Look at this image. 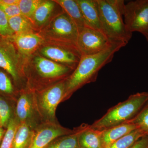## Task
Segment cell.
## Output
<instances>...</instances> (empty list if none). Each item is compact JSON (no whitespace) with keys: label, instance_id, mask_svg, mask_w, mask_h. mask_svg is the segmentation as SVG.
Instances as JSON below:
<instances>
[{"label":"cell","instance_id":"6da1fadb","mask_svg":"<svg viewBox=\"0 0 148 148\" xmlns=\"http://www.w3.org/2000/svg\"><path fill=\"white\" fill-rule=\"evenodd\" d=\"M126 45L121 42L111 41L108 47L99 53L82 56L76 69L66 78L64 100L84 85L96 81L100 70L111 62L115 53Z\"/></svg>","mask_w":148,"mask_h":148},{"label":"cell","instance_id":"7a4b0ae2","mask_svg":"<svg viewBox=\"0 0 148 148\" xmlns=\"http://www.w3.org/2000/svg\"><path fill=\"white\" fill-rule=\"evenodd\" d=\"M101 31L111 41L127 44L132 33L126 28L123 19L125 4L123 0H96Z\"/></svg>","mask_w":148,"mask_h":148},{"label":"cell","instance_id":"3957f363","mask_svg":"<svg viewBox=\"0 0 148 148\" xmlns=\"http://www.w3.org/2000/svg\"><path fill=\"white\" fill-rule=\"evenodd\" d=\"M148 101V92H137L130 95L125 101L109 109L91 126L102 130L129 121L135 117Z\"/></svg>","mask_w":148,"mask_h":148},{"label":"cell","instance_id":"277c9868","mask_svg":"<svg viewBox=\"0 0 148 148\" xmlns=\"http://www.w3.org/2000/svg\"><path fill=\"white\" fill-rule=\"evenodd\" d=\"M38 33L44 40L45 44L78 50V29L64 11L55 16Z\"/></svg>","mask_w":148,"mask_h":148},{"label":"cell","instance_id":"5b68a950","mask_svg":"<svg viewBox=\"0 0 148 148\" xmlns=\"http://www.w3.org/2000/svg\"><path fill=\"white\" fill-rule=\"evenodd\" d=\"M74 70L68 66L56 63L36 52L25 61L24 75H34L44 81L65 79Z\"/></svg>","mask_w":148,"mask_h":148},{"label":"cell","instance_id":"8992f818","mask_svg":"<svg viewBox=\"0 0 148 148\" xmlns=\"http://www.w3.org/2000/svg\"><path fill=\"white\" fill-rule=\"evenodd\" d=\"M25 62L13 43L8 38L0 35V68L17 82L25 75Z\"/></svg>","mask_w":148,"mask_h":148},{"label":"cell","instance_id":"52a82bcc","mask_svg":"<svg viewBox=\"0 0 148 148\" xmlns=\"http://www.w3.org/2000/svg\"><path fill=\"white\" fill-rule=\"evenodd\" d=\"M123 17L131 33H143L148 29V0L131 1L125 5Z\"/></svg>","mask_w":148,"mask_h":148},{"label":"cell","instance_id":"ba28073f","mask_svg":"<svg viewBox=\"0 0 148 148\" xmlns=\"http://www.w3.org/2000/svg\"><path fill=\"white\" fill-rule=\"evenodd\" d=\"M111 42L102 31L85 27L79 31L77 47L82 56L92 55L105 49Z\"/></svg>","mask_w":148,"mask_h":148},{"label":"cell","instance_id":"9c48e42d","mask_svg":"<svg viewBox=\"0 0 148 148\" xmlns=\"http://www.w3.org/2000/svg\"><path fill=\"white\" fill-rule=\"evenodd\" d=\"M37 52L47 59L68 66L74 71L82 56L77 49L45 43L39 49Z\"/></svg>","mask_w":148,"mask_h":148},{"label":"cell","instance_id":"30bf717a","mask_svg":"<svg viewBox=\"0 0 148 148\" xmlns=\"http://www.w3.org/2000/svg\"><path fill=\"white\" fill-rule=\"evenodd\" d=\"M66 79L49 86L43 90L40 97L41 105L46 114L51 118L55 116L58 104L64 100Z\"/></svg>","mask_w":148,"mask_h":148},{"label":"cell","instance_id":"8fae6325","mask_svg":"<svg viewBox=\"0 0 148 148\" xmlns=\"http://www.w3.org/2000/svg\"><path fill=\"white\" fill-rule=\"evenodd\" d=\"M8 38L13 43L25 61L45 43L44 40L38 32L14 35Z\"/></svg>","mask_w":148,"mask_h":148},{"label":"cell","instance_id":"7c38bea8","mask_svg":"<svg viewBox=\"0 0 148 148\" xmlns=\"http://www.w3.org/2000/svg\"><path fill=\"white\" fill-rule=\"evenodd\" d=\"M64 10L55 0H42L31 21L37 32L45 28L55 16Z\"/></svg>","mask_w":148,"mask_h":148},{"label":"cell","instance_id":"4fadbf2b","mask_svg":"<svg viewBox=\"0 0 148 148\" xmlns=\"http://www.w3.org/2000/svg\"><path fill=\"white\" fill-rule=\"evenodd\" d=\"M74 130L59 125H50L40 128L34 134L32 143L28 148H45L56 138L69 135Z\"/></svg>","mask_w":148,"mask_h":148},{"label":"cell","instance_id":"5bb4252c","mask_svg":"<svg viewBox=\"0 0 148 148\" xmlns=\"http://www.w3.org/2000/svg\"><path fill=\"white\" fill-rule=\"evenodd\" d=\"M76 1L80 9L86 27L101 31L96 0H76Z\"/></svg>","mask_w":148,"mask_h":148},{"label":"cell","instance_id":"9a60e30c","mask_svg":"<svg viewBox=\"0 0 148 148\" xmlns=\"http://www.w3.org/2000/svg\"><path fill=\"white\" fill-rule=\"evenodd\" d=\"M78 142L79 148H103L102 130L85 124L78 128Z\"/></svg>","mask_w":148,"mask_h":148},{"label":"cell","instance_id":"2e32d148","mask_svg":"<svg viewBox=\"0 0 148 148\" xmlns=\"http://www.w3.org/2000/svg\"><path fill=\"white\" fill-rule=\"evenodd\" d=\"M137 129V126L135 124L127 121L102 130L101 139L103 148H105L115 141Z\"/></svg>","mask_w":148,"mask_h":148},{"label":"cell","instance_id":"e0dca14e","mask_svg":"<svg viewBox=\"0 0 148 148\" xmlns=\"http://www.w3.org/2000/svg\"><path fill=\"white\" fill-rule=\"evenodd\" d=\"M76 25L79 31L85 27L84 20L76 0H55Z\"/></svg>","mask_w":148,"mask_h":148},{"label":"cell","instance_id":"ac0fdd59","mask_svg":"<svg viewBox=\"0 0 148 148\" xmlns=\"http://www.w3.org/2000/svg\"><path fill=\"white\" fill-rule=\"evenodd\" d=\"M34 134L26 122H21L18 124L15 132L12 148H29Z\"/></svg>","mask_w":148,"mask_h":148},{"label":"cell","instance_id":"d6986e66","mask_svg":"<svg viewBox=\"0 0 148 148\" xmlns=\"http://www.w3.org/2000/svg\"><path fill=\"white\" fill-rule=\"evenodd\" d=\"M8 23L14 35L37 32L32 21L22 14L9 18Z\"/></svg>","mask_w":148,"mask_h":148},{"label":"cell","instance_id":"ffe728a7","mask_svg":"<svg viewBox=\"0 0 148 148\" xmlns=\"http://www.w3.org/2000/svg\"><path fill=\"white\" fill-rule=\"evenodd\" d=\"M78 135V129H77L72 134L56 138L46 148H79Z\"/></svg>","mask_w":148,"mask_h":148},{"label":"cell","instance_id":"44dd1931","mask_svg":"<svg viewBox=\"0 0 148 148\" xmlns=\"http://www.w3.org/2000/svg\"><path fill=\"white\" fill-rule=\"evenodd\" d=\"M32 105L31 99L27 93H23L20 96L16 106V114L21 122H26L32 113Z\"/></svg>","mask_w":148,"mask_h":148},{"label":"cell","instance_id":"7402d4cb","mask_svg":"<svg viewBox=\"0 0 148 148\" xmlns=\"http://www.w3.org/2000/svg\"><path fill=\"white\" fill-rule=\"evenodd\" d=\"M144 135L145 134L140 130H135L105 148H130Z\"/></svg>","mask_w":148,"mask_h":148},{"label":"cell","instance_id":"603a6c76","mask_svg":"<svg viewBox=\"0 0 148 148\" xmlns=\"http://www.w3.org/2000/svg\"><path fill=\"white\" fill-rule=\"evenodd\" d=\"M128 121L135 124L145 135H148V101L135 117Z\"/></svg>","mask_w":148,"mask_h":148},{"label":"cell","instance_id":"cb8c5ba5","mask_svg":"<svg viewBox=\"0 0 148 148\" xmlns=\"http://www.w3.org/2000/svg\"><path fill=\"white\" fill-rule=\"evenodd\" d=\"M42 0H19L18 5L21 14L32 19L33 14Z\"/></svg>","mask_w":148,"mask_h":148},{"label":"cell","instance_id":"d4e9b609","mask_svg":"<svg viewBox=\"0 0 148 148\" xmlns=\"http://www.w3.org/2000/svg\"><path fill=\"white\" fill-rule=\"evenodd\" d=\"M18 125L15 120L10 119L0 148H12L13 139Z\"/></svg>","mask_w":148,"mask_h":148},{"label":"cell","instance_id":"484cf974","mask_svg":"<svg viewBox=\"0 0 148 148\" xmlns=\"http://www.w3.org/2000/svg\"><path fill=\"white\" fill-rule=\"evenodd\" d=\"M8 74L0 68V91L6 94H12L14 92V87Z\"/></svg>","mask_w":148,"mask_h":148},{"label":"cell","instance_id":"4316f807","mask_svg":"<svg viewBox=\"0 0 148 148\" xmlns=\"http://www.w3.org/2000/svg\"><path fill=\"white\" fill-rule=\"evenodd\" d=\"M14 35L10 27L8 17L0 8V35L8 38Z\"/></svg>","mask_w":148,"mask_h":148},{"label":"cell","instance_id":"83f0119b","mask_svg":"<svg viewBox=\"0 0 148 148\" xmlns=\"http://www.w3.org/2000/svg\"><path fill=\"white\" fill-rule=\"evenodd\" d=\"M10 110L8 103L0 98V125L7 126L10 120Z\"/></svg>","mask_w":148,"mask_h":148},{"label":"cell","instance_id":"f1b7e54d","mask_svg":"<svg viewBox=\"0 0 148 148\" xmlns=\"http://www.w3.org/2000/svg\"><path fill=\"white\" fill-rule=\"evenodd\" d=\"M0 8L4 12L8 18L21 14L18 4L3 5L0 4Z\"/></svg>","mask_w":148,"mask_h":148},{"label":"cell","instance_id":"f546056e","mask_svg":"<svg viewBox=\"0 0 148 148\" xmlns=\"http://www.w3.org/2000/svg\"><path fill=\"white\" fill-rule=\"evenodd\" d=\"M130 148H148V135L143 136Z\"/></svg>","mask_w":148,"mask_h":148},{"label":"cell","instance_id":"4dcf8cb0","mask_svg":"<svg viewBox=\"0 0 148 148\" xmlns=\"http://www.w3.org/2000/svg\"><path fill=\"white\" fill-rule=\"evenodd\" d=\"M19 0H0V4L3 5L18 4Z\"/></svg>","mask_w":148,"mask_h":148},{"label":"cell","instance_id":"1f68e13d","mask_svg":"<svg viewBox=\"0 0 148 148\" xmlns=\"http://www.w3.org/2000/svg\"><path fill=\"white\" fill-rule=\"evenodd\" d=\"M141 34H142L145 37L146 39H147L148 42V29L146 30L145 31H144V32H143V33H141Z\"/></svg>","mask_w":148,"mask_h":148},{"label":"cell","instance_id":"d6a6232c","mask_svg":"<svg viewBox=\"0 0 148 148\" xmlns=\"http://www.w3.org/2000/svg\"><path fill=\"white\" fill-rule=\"evenodd\" d=\"M4 134V130L3 128L0 126V142Z\"/></svg>","mask_w":148,"mask_h":148},{"label":"cell","instance_id":"836d02e7","mask_svg":"<svg viewBox=\"0 0 148 148\" xmlns=\"http://www.w3.org/2000/svg\"></svg>","mask_w":148,"mask_h":148}]
</instances>
